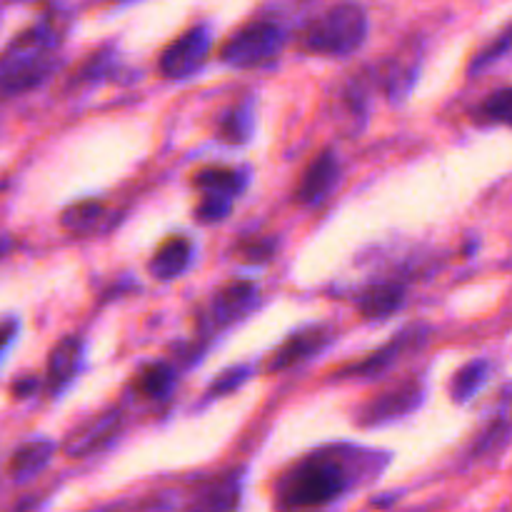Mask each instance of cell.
<instances>
[{
	"label": "cell",
	"instance_id": "4316f807",
	"mask_svg": "<svg viewBox=\"0 0 512 512\" xmlns=\"http://www.w3.org/2000/svg\"><path fill=\"white\" fill-rule=\"evenodd\" d=\"M250 375H253V368H250V365H238V368L225 370V373L208 388V400H218L223 398V395L235 393L238 388H243L245 380H248Z\"/></svg>",
	"mask_w": 512,
	"mask_h": 512
},
{
	"label": "cell",
	"instance_id": "277c9868",
	"mask_svg": "<svg viewBox=\"0 0 512 512\" xmlns=\"http://www.w3.org/2000/svg\"><path fill=\"white\" fill-rule=\"evenodd\" d=\"M288 33L280 23L268 18L250 20L248 25L230 35L220 48V63L235 70H255L275 63L285 48Z\"/></svg>",
	"mask_w": 512,
	"mask_h": 512
},
{
	"label": "cell",
	"instance_id": "484cf974",
	"mask_svg": "<svg viewBox=\"0 0 512 512\" xmlns=\"http://www.w3.org/2000/svg\"><path fill=\"white\" fill-rule=\"evenodd\" d=\"M115 70V55L105 53V50H100V53H95L93 58L88 60V63L83 65V68L78 70V75H75L73 83L75 85H90V83H100L103 78H108L110 73Z\"/></svg>",
	"mask_w": 512,
	"mask_h": 512
},
{
	"label": "cell",
	"instance_id": "ffe728a7",
	"mask_svg": "<svg viewBox=\"0 0 512 512\" xmlns=\"http://www.w3.org/2000/svg\"><path fill=\"white\" fill-rule=\"evenodd\" d=\"M240 490H243V473H230L225 478L213 480L208 488H203L195 500V508L205 510H230L238 508Z\"/></svg>",
	"mask_w": 512,
	"mask_h": 512
},
{
	"label": "cell",
	"instance_id": "d6986e66",
	"mask_svg": "<svg viewBox=\"0 0 512 512\" xmlns=\"http://www.w3.org/2000/svg\"><path fill=\"white\" fill-rule=\"evenodd\" d=\"M248 170L245 168H203L193 175V185L198 190H215L238 200L248 188Z\"/></svg>",
	"mask_w": 512,
	"mask_h": 512
},
{
	"label": "cell",
	"instance_id": "9c48e42d",
	"mask_svg": "<svg viewBox=\"0 0 512 512\" xmlns=\"http://www.w3.org/2000/svg\"><path fill=\"white\" fill-rule=\"evenodd\" d=\"M335 338V330L330 325H308L303 330H295L293 335L280 343V348L275 350L273 358L268 360L270 373H285V370L295 368V365H303L308 360H313L315 355L323 353Z\"/></svg>",
	"mask_w": 512,
	"mask_h": 512
},
{
	"label": "cell",
	"instance_id": "3957f363",
	"mask_svg": "<svg viewBox=\"0 0 512 512\" xmlns=\"http://www.w3.org/2000/svg\"><path fill=\"white\" fill-rule=\"evenodd\" d=\"M370 20L358 0H340L305 28L303 48L313 55L348 58L368 40Z\"/></svg>",
	"mask_w": 512,
	"mask_h": 512
},
{
	"label": "cell",
	"instance_id": "6da1fadb",
	"mask_svg": "<svg viewBox=\"0 0 512 512\" xmlns=\"http://www.w3.org/2000/svg\"><path fill=\"white\" fill-rule=\"evenodd\" d=\"M390 463L378 450L330 445L300 458L275 483V505L280 510L328 508L365 480H375Z\"/></svg>",
	"mask_w": 512,
	"mask_h": 512
},
{
	"label": "cell",
	"instance_id": "7402d4cb",
	"mask_svg": "<svg viewBox=\"0 0 512 512\" xmlns=\"http://www.w3.org/2000/svg\"><path fill=\"white\" fill-rule=\"evenodd\" d=\"M512 113V90L508 85L490 93L488 98L480 100L478 108L473 110V118L483 125H508Z\"/></svg>",
	"mask_w": 512,
	"mask_h": 512
},
{
	"label": "cell",
	"instance_id": "f1b7e54d",
	"mask_svg": "<svg viewBox=\"0 0 512 512\" xmlns=\"http://www.w3.org/2000/svg\"><path fill=\"white\" fill-rule=\"evenodd\" d=\"M15 333H18V320L8 318V320H3V323H0V355H3L5 348L13 343Z\"/></svg>",
	"mask_w": 512,
	"mask_h": 512
},
{
	"label": "cell",
	"instance_id": "9a60e30c",
	"mask_svg": "<svg viewBox=\"0 0 512 512\" xmlns=\"http://www.w3.org/2000/svg\"><path fill=\"white\" fill-rule=\"evenodd\" d=\"M55 455V443L48 438H33L20 445L10 458V478L15 483H28L43 473Z\"/></svg>",
	"mask_w": 512,
	"mask_h": 512
},
{
	"label": "cell",
	"instance_id": "30bf717a",
	"mask_svg": "<svg viewBox=\"0 0 512 512\" xmlns=\"http://www.w3.org/2000/svg\"><path fill=\"white\" fill-rule=\"evenodd\" d=\"M338 183H340L338 155H335L333 150H323V153H320L318 158L305 168L293 198L295 203L303 205V208H315V205H320L330 193H333Z\"/></svg>",
	"mask_w": 512,
	"mask_h": 512
},
{
	"label": "cell",
	"instance_id": "52a82bcc",
	"mask_svg": "<svg viewBox=\"0 0 512 512\" xmlns=\"http://www.w3.org/2000/svg\"><path fill=\"white\" fill-rule=\"evenodd\" d=\"M210 50H213L210 28L208 25H195L163 50L158 60L160 75L168 80L190 78V75L203 68L205 60L210 58Z\"/></svg>",
	"mask_w": 512,
	"mask_h": 512
},
{
	"label": "cell",
	"instance_id": "ac0fdd59",
	"mask_svg": "<svg viewBox=\"0 0 512 512\" xmlns=\"http://www.w3.org/2000/svg\"><path fill=\"white\" fill-rule=\"evenodd\" d=\"M175 383H178V373L170 363L165 360H153V363H145L143 368L138 370V378H135V390L138 395L148 400H165L170 393H173Z\"/></svg>",
	"mask_w": 512,
	"mask_h": 512
},
{
	"label": "cell",
	"instance_id": "4fadbf2b",
	"mask_svg": "<svg viewBox=\"0 0 512 512\" xmlns=\"http://www.w3.org/2000/svg\"><path fill=\"white\" fill-rule=\"evenodd\" d=\"M83 355L85 345L83 338L78 335H65L63 340H58L53 350H50L48 358V388L50 393L60 395L83 370Z\"/></svg>",
	"mask_w": 512,
	"mask_h": 512
},
{
	"label": "cell",
	"instance_id": "7a4b0ae2",
	"mask_svg": "<svg viewBox=\"0 0 512 512\" xmlns=\"http://www.w3.org/2000/svg\"><path fill=\"white\" fill-rule=\"evenodd\" d=\"M63 33L48 18L25 28L0 55V95H23L40 88L58 65Z\"/></svg>",
	"mask_w": 512,
	"mask_h": 512
},
{
	"label": "cell",
	"instance_id": "5b68a950",
	"mask_svg": "<svg viewBox=\"0 0 512 512\" xmlns=\"http://www.w3.org/2000/svg\"><path fill=\"white\" fill-rule=\"evenodd\" d=\"M430 338V328L425 323L408 325V328L400 330L393 340L378 348L375 353H370L368 358L355 360V363L345 365V368L338 370L335 378L338 380H373L380 378V375L388 373L393 365H398L400 360L408 353H415V350L423 348Z\"/></svg>",
	"mask_w": 512,
	"mask_h": 512
},
{
	"label": "cell",
	"instance_id": "2e32d148",
	"mask_svg": "<svg viewBox=\"0 0 512 512\" xmlns=\"http://www.w3.org/2000/svg\"><path fill=\"white\" fill-rule=\"evenodd\" d=\"M255 130V100L243 98L235 103L218 123V138L225 145H248Z\"/></svg>",
	"mask_w": 512,
	"mask_h": 512
},
{
	"label": "cell",
	"instance_id": "7c38bea8",
	"mask_svg": "<svg viewBox=\"0 0 512 512\" xmlns=\"http://www.w3.org/2000/svg\"><path fill=\"white\" fill-rule=\"evenodd\" d=\"M408 300V288L400 280H380V283L368 285L365 290H360L358 298H355V308L363 315L365 320H378L390 318V315L398 313L400 308Z\"/></svg>",
	"mask_w": 512,
	"mask_h": 512
},
{
	"label": "cell",
	"instance_id": "d4e9b609",
	"mask_svg": "<svg viewBox=\"0 0 512 512\" xmlns=\"http://www.w3.org/2000/svg\"><path fill=\"white\" fill-rule=\"evenodd\" d=\"M508 53H510V30L505 28L503 33L488 45V48H483L478 55H475L473 63H470V75H483L485 70L493 68V65H498L500 60L508 58Z\"/></svg>",
	"mask_w": 512,
	"mask_h": 512
},
{
	"label": "cell",
	"instance_id": "8992f818",
	"mask_svg": "<svg viewBox=\"0 0 512 512\" xmlns=\"http://www.w3.org/2000/svg\"><path fill=\"white\" fill-rule=\"evenodd\" d=\"M425 400V380L423 375H413L393 388L380 393L378 398L368 400L363 408L358 410V423L363 428H383V425L398 423V420L408 418L415 410H420Z\"/></svg>",
	"mask_w": 512,
	"mask_h": 512
},
{
	"label": "cell",
	"instance_id": "83f0119b",
	"mask_svg": "<svg viewBox=\"0 0 512 512\" xmlns=\"http://www.w3.org/2000/svg\"><path fill=\"white\" fill-rule=\"evenodd\" d=\"M275 250H278V240L263 238L245 243L243 248H238V255L248 265H265L275 258Z\"/></svg>",
	"mask_w": 512,
	"mask_h": 512
},
{
	"label": "cell",
	"instance_id": "e0dca14e",
	"mask_svg": "<svg viewBox=\"0 0 512 512\" xmlns=\"http://www.w3.org/2000/svg\"><path fill=\"white\" fill-rule=\"evenodd\" d=\"M490 375H493V363L488 358H475L470 363H465L458 373L450 380V398L458 405L470 403L473 398H478L480 390L488 385Z\"/></svg>",
	"mask_w": 512,
	"mask_h": 512
},
{
	"label": "cell",
	"instance_id": "5bb4252c",
	"mask_svg": "<svg viewBox=\"0 0 512 512\" xmlns=\"http://www.w3.org/2000/svg\"><path fill=\"white\" fill-rule=\"evenodd\" d=\"M190 260H193V243L188 238H183V235H175V238H168L155 250L148 268L155 280L168 283V280L180 278L188 270Z\"/></svg>",
	"mask_w": 512,
	"mask_h": 512
},
{
	"label": "cell",
	"instance_id": "f546056e",
	"mask_svg": "<svg viewBox=\"0 0 512 512\" xmlns=\"http://www.w3.org/2000/svg\"><path fill=\"white\" fill-rule=\"evenodd\" d=\"M35 388H38V380H33V378H25V380H20V383L13 385V390H15V395H18V398L33 395Z\"/></svg>",
	"mask_w": 512,
	"mask_h": 512
},
{
	"label": "cell",
	"instance_id": "603a6c76",
	"mask_svg": "<svg viewBox=\"0 0 512 512\" xmlns=\"http://www.w3.org/2000/svg\"><path fill=\"white\" fill-rule=\"evenodd\" d=\"M508 438H510V425H508V408H503V413H500L498 420H493V423L488 425V428L480 433V438L475 440L473 445V460H480L485 458V455L490 453H503L505 448H508Z\"/></svg>",
	"mask_w": 512,
	"mask_h": 512
},
{
	"label": "cell",
	"instance_id": "ba28073f",
	"mask_svg": "<svg viewBox=\"0 0 512 512\" xmlns=\"http://www.w3.org/2000/svg\"><path fill=\"white\" fill-rule=\"evenodd\" d=\"M255 300H258V285L253 280H230L223 288L215 290L200 323L205 330L228 328L253 310Z\"/></svg>",
	"mask_w": 512,
	"mask_h": 512
},
{
	"label": "cell",
	"instance_id": "cb8c5ba5",
	"mask_svg": "<svg viewBox=\"0 0 512 512\" xmlns=\"http://www.w3.org/2000/svg\"><path fill=\"white\" fill-rule=\"evenodd\" d=\"M198 193L200 200L198 205H195V218H198V223H223L230 215V210H233L235 198H230V195L225 193H215V190H198Z\"/></svg>",
	"mask_w": 512,
	"mask_h": 512
},
{
	"label": "cell",
	"instance_id": "44dd1931",
	"mask_svg": "<svg viewBox=\"0 0 512 512\" xmlns=\"http://www.w3.org/2000/svg\"><path fill=\"white\" fill-rule=\"evenodd\" d=\"M103 215L105 205L100 203V200H80V203L68 205V208L60 213V225H63L68 233L85 235L103 220Z\"/></svg>",
	"mask_w": 512,
	"mask_h": 512
},
{
	"label": "cell",
	"instance_id": "8fae6325",
	"mask_svg": "<svg viewBox=\"0 0 512 512\" xmlns=\"http://www.w3.org/2000/svg\"><path fill=\"white\" fill-rule=\"evenodd\" d=\"M120 423H123V415L118 410H108V413L98 415V418H90L88 423H83L68 435V440L63 445L65 455H70V458H85V455L95 453V450L103 448L105 443L113 440V435L120 430Z\"/></svg>",
	"mask_w": 512,
	"mask_h": 512
}]
</instances>
